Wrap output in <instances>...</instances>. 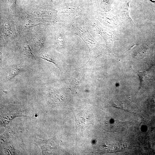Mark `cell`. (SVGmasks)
<instances>
[{"mask_svg":"<svg viewBox=\"0 0 155 155\" xmlns=\"http://www.w3.org/2000/svg\"><path fill=\"white\" fill-rule=\"evenodd\" d=\"M19 34L29 28L40 25H50L54 22L34 17L23 9L19 8L13 17Z\"/></svg>","mask_w":155,"mask_h":155,"instance_id":"obj_1","label":"cell"},{"mask_svg":"<svg viewBox=\"0 0 155 155\" xmlns=\"http://www.w3.org/2000/svg\"><path fill=\"white\" fill-rule=\"evenodd\" d=\"M0 112L1 126L5 127L16 117H32L34 115L32 110L23 105L3 106L1 108Z\"/></svg>","mask_w":155,"mask_h":155,"instance_id":"obj_2","label":"cell"},{"mask_svg":"<svg viewBox=\"0 0 155 155\" xmlns=\"http://www.w3.org/2000/svg\"><path fill=\"white\" fill-rule=\"evenodd\" d=\"M71 30L82 38L88 47L92 57L96 58L100 55V53L98 50L99 49V45L90 35L84 20H80L75 22Z\"/></svg>","mask_w":155,"mask_h":155,"instance_id":"obj_3","label":"cell"},{"mask_svg":"<svg viewBox=\"0 0 155 155\" xmlns=\"http://www.w3.org/2000/svg\"><path fill=\"white\" fill-rule=\"evenodd\" d=\"M22 33L24 34L27 40L39 49L44 47L46 40L49 38L47 26L44 25L31 28Z\"/></svg>","mask_w":155,"mask_h":155,"instance_id":"obj_4","label":"cell"},{"mask_svg":"<svg viewBox=\"0 0 155 155\" xmlns=\"http://www.w3.org/2000/svg\"><path fill=\"white\" fill-rule=\"evenodd\" d=\"M19 34L13 17L0 14V36L6 42L15 40Z\"/></svg>","mask_w":155,"mask_h":155,"instance_id":"obj_5","label":"cell"},{"mask_svg":"<svg viewBox=\"0 0 155 155\" xmlns=\"http://www.w3.org/2000/svg\"><path fill=\"white\" fill-rule=\"evenodd\" d=\"M32 16L53 22L57 20V12L49 7L40 5L24 9Z\"/></svg>","mask_w":155,"mask_h":155,"instance_id":"obj_6","label":"cell"},{"mask_svg":"<svg viewBox=\"0 0 155 155\" xmlns=\"http://www.w3.org/2000/svg\"><path fill=\"white\" fill-rule=\"evenodd\" d=\"M34 141L40 146L42 155L55 154L58 151L59 145L55 137L46 140L36 138Z\"/></svg>","mask_w":155,"mask_h":155,"instance_id":"obj_7","label":"cell"},{"mask_svg":"<svg viewBox=\"0 0 155 155\" xmlns=\"http://www.w3.org/2000/svg\"><path fill=\"white\" fill-rule=\"evenodd\" d=\"M22 65H13L10 69L8 74V78L9 80L13 78L23 70Z\"/></svg>","mask_w":155,"mask_h":155,"instance_id":"obj_8","label":"cell"},{"mask_svg":"<svg viewBox=\"0 0 155 155\" xmlns=\"http://www.w3.org/2000/svg\"><path fill=\"white\" fill-rule=\"evenodd\" d=\"M40 57L42 59L53 63L60 69L53 56L49 52H45L41 53L40 55Z\"/></svg>","mask_w":155,"mask_h":155,"instance_id":"obj_9","label":"cell"},{"mask_svg":"<svg viewBox=\"0 0 155 155\" xmlns=\"http://www.w3.org/2000/svg\"><path fill=\"white\" fill-rule=\"evenodd\" d=\"M150 0L151 1H153V2L155 1V0Z\"/></svg>","mask_w":155,"mask_h":155,"instance_id":"obj_10","label":"cell"}]
</instances>
